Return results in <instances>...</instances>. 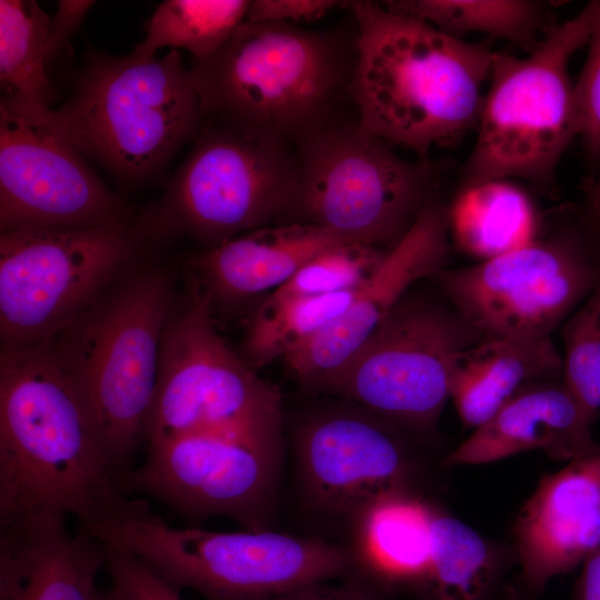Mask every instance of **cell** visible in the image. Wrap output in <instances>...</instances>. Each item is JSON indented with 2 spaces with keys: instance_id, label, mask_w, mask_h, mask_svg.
I'll use <instances>...</instances> for the list:
<instances>
[{
  "instance_id": "1",
  "label": "cell",
  "mask_w": 600,
  "mask_h": 600,
  "mask_svg": "<svg viewBox=\"0 0 600 600\" xmlns=\"http://www.w3.org/2000/svg\"><path fill=\"white\" fill-rule=\"evenodd\" d=\"M124 497L102 438L49 343L0 348V524L103 518Z\"/></svg>"
},
{
  "instance_id": "2",
  "label": "cell",
  "mask_w": 600,
  "mask_h": 600,
  "mask_svg": "<svg viewBox=\"0 0 600 600\" xmlns=\"http://www.w3.org/2000/svg\"><path fill=\"white\" fill-rule=\"evenodd\" d=\"M358 32L244 21L189 68L203 119L296 148L357 116Z\"/></svg>"
},
{
  "instance_id": "3",
  "label": "cell",
  "mask_w": 600,
  "mask_h": 600,
  "mask_svg": "<svg viewBox=\"0 0 600 600\" xmlns=\"http://www.w3.org/2000/svg\"><path fill=\"white\" fill-rule=\"evenodd\" d=\"M358 32L354 107L360 124L428 161L477 127L492 51L381 2L349 1Z\"/></svg>"
},
{
  "instance_id": "4",
  "label": "cell",
  "mask_w": 600,
  "mask_h": 600,
  "mask_svg": "<svg viewBox=\"0 0 600 600\" xmlns=\"http://www.w3.org/2000/svg\"><path fill=\"white\" fill-rule=\"evenodd\" d=\"M173 270L142 253L48 343L80 393L117 477L144 442Z\"/></svg>"
},
{
  "instance_id": "5",
  "label": "cell",
  "mask_w": 600,
  "mask_h": 600,
  "mask_svg": "<svg viewBox=\"0 0 600 600\" xmlns=\"http://www.w3.org/2000/svg\"><path fill=\"white\" fill-rule=\"evenodd\" d=\"M81 530L107 550L138 558L178 590H194L207 600H271L353 572L352 554L340 546L267 529L174 527L142 498L123 497Z\"/></svg>"
},
{
  "instance_id": "6",
  "label": "cell",
  "mask_w": 600,
  "mask_h": 600,
  "mask_svg": "<svg viewBox=\"0 0 600 600\" xmlns=\"http://www.w3.org/2000/svg\"><path fill=\"white\" fill-rule=\"evenodd\" d=\"M52 121L84 158L136 183L196 138L203 114L177 49L149 60L89 51Z\"/></svg>"
},
{
  "instance_id": "7",
  "label": "cell",
  "mask_w": 600,
  "mask_h": 600,
  "mask_svg": "<svg viewBox=\"0 0 600 600\" xmlns=\"http://www.w3.org/2000/svg\"><path fill=\"white\" fill-rule=\"evenodd\" d=\"M296 148L203 119L163 194L134 219L147 248L189 238L201 249L282 223L296 194Z\"/></svg>"
},
{
  "instance_id": "8",
  "label": "cell",
  "mask_w": 600,
  "mask_h": 600,
  "mask_svg": "<svg viewBox=\"0 0 600 600\" xmlns=\"http://www.w3.org/2000/svg\"><path fill=\"white\" fill-rule=\"evenodd\" d=\"M589 37L584 7L549 26L527 57L493 53L476 142L460 173L461 189L511 178L544 188L554 183L562 156L580 133L569 62Z\"/></svg>"
},
{
  "instance_id": "9",
  "label": "cell",
  "mask_w": 600,
  "mask_h": 600,
  "mask_svg": "<svg viewBox=\"0 0 600 600\" xmlns=\"http://www.w3.org/2000/svg\"><path fill=\"white\" fill-rule=\"evenodd\" d=\"M281 426L279 390L226 343L210 302L188 282L163 330L144 443L188 433L281 439Z\"/></svg>"
},
{
  "instance_id": "10",
  "label": "cell",
  "mask_w": 600,
  "mask_h": 600,
  "mask_svg": "<svg viewBox=\"0 0 600 600\" xmlns=\"http://www.w3.org/2000/svg\"><path fill=\"white\" fill-rule=\"evenodd\" d=\"M298 182L282 223L316 224L353 242L394 247L432 198L428 161H408L367 131L342 120L296 147Z\"/></svg>"
},
{
  "instance_id": "11",
  "label": "cell",
  "mask_w": 600,
  "mask_h": 600,
  "mask_svg": "<svg viewBox=\"0 0 600 600\" xmlns=\"http://www.w3.org/2000/svg\"><path fill=\"white\" fill-rule=\"evenodd\" d=\"M131 228L0 233V347L47 343L83 311L149 251Z\"/></svg>"
},
{
  "instance_id": "12",
  "label": "cell",
  "mask_w": 600,
  "mask_h": 600,
  "mask_svg": "<svg viewBox=\"0 0 600 600\" xmlns=\"http://www.w3.org/2000/svg\"><path fill=\"white\" fill-rule=\"evenodd\" d=\"M482 337L454 308L406 294L324 387L402 430L430 431L460 354Z\"/></svg>"
},
{
  "instance_id": "13",
  "label": "cell",
  "mask_w": 600,
  "mask_h": 600,
  "mask_svg": "<svg viewBox=\"0 0 600 600\" xmlns=\"http://www.w3.org/2000/svg\"><path fill=\"white\" fill-rule=\"evenodd\" d=\"M444 293L482 338L550 337L600 283V248L571 229L479 264L439 272Z\"/></svg>"
},
{
  "instance_id": "14",
  "label": "cell",
  "mask_w": 600,
  "mask_h": 600,
  "mask_svg": "<svg viewBox=\"0 0 600 600\" xmlns=\"http://www.w3.org/2000/svg\"><path fill=\"white\" fill-rule=\"evenodd\" d=\"M129 207L52 121V109L0 97V233L131 228Z\"/></svg>"
},
{
  "instance_id": "15",
  "label": "cell",
  "mask_w": 600,
  "mask_h": 600,
  "mask_svg": "<svg viewBox=\"0 0 600 600\" xmlns=\"http://www.w3.org/2000/svg\"><path fill=\"white\" fill-rule=\"evenodd\" d=\"M281 439L188 433L147 444L144 460L117 477L124 496L150 497L186 521L227 517L264 530Z\"/></svg>"
},
{
  "instance_id": "16",
  "label": "cell",
  "mask_w": 600,
  "mask_h": 600,
  "mask_svg": "<svg viewBox=\"0 0 600 600\" xmlns=\"http://www.w3.org/2000/svg\"><path fill=\"white\" fill-rule=\"evenodd\" d=\"M403 432L358 404L307 418L294 447L309 500L326 512L354 517L382 493L414 489L419 462Z\"/></svg>"
},
{
  "instance_id": "17",
  "label": "cell",
  "mask_w": 600,
  "mask_h": 600,
  "mask_svg": "<svg viewBox=\"0 0 600 600\" xmlns=\"http://www.w3.org/2000/svg\"><path fill=\"white\" fill-rule=\"evenodd\" d=\"M449 254L448 209L432 197L349 308L283 358L302 383L324 388L414 282L438 274Z\"/></svg>"
},
{
  "instance_id": "18",
  "label": "cell",
  "mask_w": 600,
  "mask_h": 600,
  "mask_svg": "<svg viewBox=\"0 0 600 600\" xmlns=\"http://www.w3.org/2000/svg\"><path fill=\"white\" fill-rule=\"evenodd\" d=\"M512 536L521 578L531 591H541L600 547V443L540 479Z\"/></svg>"
},
{
  "instance_id": "19",
  "label": "cell",
  "mask_w": 600,
  "mask_h": 600,
  "mask_svg": "<svg viewBox=\"0 0 600 600\" xmlns=\"http://www.w3.org/2000/svg\"><path fill=\"white\" fill-rule=\"evenodd\" d=\"M67 518L34 517L0 524V600H104L97 580L108 552L92 536L71 532Z\"/></svg>"
},
{
  "instance_id": "20",
  "label": "cell",
  "mask_w": 600,
  "mask_h": 600,
  "mask_svg": "<svg viewBox=\"0 0 600 600\" xmlns=\"http://www.w3.org/2000/svg\"><path fill=\"white\" fill-rule=\"evenodd\" d=\"M342 242L353 241L310 223L269 224L191 254L184 264L188 282L214 312L274 291L310 259Z\"/></svg>"
},
{
  "instance_id": "21",
  "label": "cell",
  "mask_w": 600,
  "mask_h": 600,
  "mask_svg": "<svg viewBox=\"0 0 600 600\" xmlns=\"http://www.w3.org/2000/svg\"><path fill=\"white\" fill-rule=\"evenodd\" d=\"M593 423L562 379L536 383L474 429L442 463L486 464L530 450L569 462L598 447L591 434Z\"/></svg>"
},
{
  "instance_id": "22",
  "label": "cell",
  "mask_w": 600,
  "mask_h": 600,
  "mask_svg": "<svg viewBox=\"0 0 600 600\" xmlns=\"http://www.w3.org/2000/svg\"><path fill=\"white\" fill-rule=\"evenodd\" d=\"M432 509L414 489L389 491L367 503L353 517L352 574L386 594L402 587L421 591L429 569Z\"/></svg>"
},
{
  "instance_id": "23",
  "label": "cell",
  "mask_w": 600,
  "mask_h": 600,
  "mask_svg": "<svg viewBox=\"0 0 600 600\" xmlns=\"http://www.w3.org/2000/svg\"><path fill=\"white\" fill-rule=\"evenodd\" d=\"M562 356L550 337L481 338L459 357L450 398L466 428H479L529 386L562 379Z\"/></svg>"
},
{
  "instance_id": "24",
  "label": "cell",
  "mask_w": 600,
  "mask_h": 600,
  "mask_svg": "<svg viewBox=\"0 0 600 600\" xmlns=\"http://www.w3.org/2000/svg\"><path fill=\"white\" fill-rule=\"evenodd\" d=\"M506 551L433 504L430 560L422 588L427 600H490Z\"/></svg>"
},
{
  "instance_id": "25",
  "label": "cell",
  "mask_w": 600,
  "mask_h": 600,
  "mask_svg": "<svg viewBox=\"0 0 600 600\" xmlns=\"http://www.w3.org/2000/svg\"><path fill=\"white\" fill-rule=\"evenodd\" d=\"M448 222L456 244L482 261L534 241L532 203L508 180L461 189L448 209Z\"/></svg>"
},
{
  "instance_id": "26",
  "label": "cell",
  "mask_w": 600,
  "mask_h": 600,
  "mask_svg": "<svg viewBox=\"0 0 600 600\" xmlns=\"http://www.w3.org/2000/svg\"><path fill=\"white\" fill-rule=\"evenodd\" d=\"M390 10L423 20L438 30L462 39L467 33H486L526 49L540 43L546 31L544 4L532 0H391Z\"/></svg>"
},
{
  "instance_id": "27",
  "label": "cell",
  "mask_w": 600,
  "mask_h": 600,
  "mask_svg": "<svg viewBox=\"0 0 600 600\" xmlns=\"http://www.w3.org/2000/svg\"><path fill=\"white\" fill-rule=\"evenodd\" d=\"M358 291L288 298L269 293L248 324L240 356L253 369L287 357L341 316Z\"/></svg>"
},
{
  "instance_id": "28",
  "label": "cell",
  "mask_w": 600,
  "mask_h": 600,
  "mask_svg": "<svg viewBox=\"0 0 600 600\" xmlns=\"http://www.w3.org/2000/svg\"><path fill=\"white\" fill-rule=\"evenodd\" d=\"M248 4V0H166L147 21L146 37L130 54L149 60L170 47L189 51L193 60L207 59L246 21Z\"/></svg>"
},
{
  "instance_id": "29",
  "label": "cell",
  "mask_w": 600,
  "mask_h": 600,
  "mask_svg": "<svg viewBox=\"0 0 600 600\" xmlns=\"http://www.w3.org/2000/svg\"><path fill=\"white\" fill-rule=\"evenodd\" d=\"M50 19L34 0H0L1 93L50 108L56 97L46 64Z\"/></svg>"
},
{
  "instance_id": "30",
  "label": "cell",
  "mask_w": 600,
  "mask_h": 600,
  "mask_svg": "<svg viewBox=\"0 0 600 600\" xmlns=\"http://www.w3.org/2000/svg\"><path fill=\"white\" fill-rule=\"evenodd\" d=\"M390 249L342 242L317 254L286 283L277 297H316L362 289L376 274Z\"/></svg>"
},
{
  "instance_id": "31",
  "label": "cell",
  "mask_w": 600,
  "mask_h": 600,
  "mask_svg": "<svg viewBox=\"0 0 600 600\" xmlns=\"http://www.w3.org/2000/svg\"><path fill=\"white\" fill-rule=\"evenodd\" d=\"M562 381L596 422L600 411V283L562 328Z\"/></svg>"
},
{
  "instance_id": "32",
  "label": "cell",
  "mask_w": 600,
  "mask_h": 600,
  "mask_svg": "<svg viewBox=\"0 0 600 600\" xmlns=\"http://www.w3.org/2000/svg\"><path fill=\"white\" fill-rule=\"evenodd\" d=\"M590 16L587 61L574 83L582 146L587 158L600 162V0L586 4Z\"/></svg>"
},
{
  "instance_id": "33",
  "label": "cell",
  "mask_w": 600,
  "mask_h": 600,
  "mask_svg": "<svg viewBox=\"0 0 600 600\" xmlns=\"http://www.w3.org/2000/svg\"><path fill=\"white\" fill-rule=\"evenodd\" d=\"M104 570L110 596L116 600H183L180 590L168 583L138 558L107 550Z\"/></svg>"
},
{
  "instance_id": "34",
  "label": "cell",
  "mask_w": 600,
  "mask_h": 600,
  "mask_svg": "<svg viewBox=\"0 0 600 600\" xmlns=\"http://www.w3.org/2000/svg\"><path fill=\"white\" fill-rule=\"evenodd\" d=\"M349 7V1L337 0H252L246 20L253 22L303 26L318 21L329 12Z\"/></svg>"
},
{
  "instance_id": "35",
  "label": "cell",
  "mask_w": 600,
  "mask_h": 600,
  "mask_svg": "<svg viewBox=\"0 0 600 600\" xmlns=\"http://www.w3.org/2000/svg\"><path fill=\"white\" fill-rule=\"evenodd\" d=\"M94 4L91 0H59L57 10L51 16L47 44L46 64L57 62L61 57L71 52L70 40L80 29L84 18Z\"/></svg>"
},
{
  "instance_id": "36",
  "label": "cell",
  "mask_w": 600,
  "mask_h": 600,
  "mask_svg": "<svg viewBox=\"0 0 600 600\" xmlns=\"http://www.w3.org/2000/svg\"><path fill=\"white\" fill-rule=\"evenodd\" d=\"M338 580L307 583L271 600H390L388 594L353 574Z\"/></svg>"
},
{
  "instance_id": "37",
  "label": "cell",
  "mask_w": 600,
  "mask_h": 600,
  "mask_svg": "<svg viewBox=\"0 0 600 600\" xmlns=\"http://www.w3.org/2000/svg\"><path fill=\"white\" fill-rule=\"evenodd\" d=\"M573 600H600V547L582 563Z\"/></svg>"
},
{
  "instance_id": "38",
  "label": "cell",
  "mask_w": 600,
  "mask_h": 600,
  "mask_svg": "<svg viewBox=\"0 0 600 600\" xmlns=\"http://www.w3.org/2000/svg\"><path fill=\"white\" fill-rule=\"evenodd\" d=\"M584 190L588 211L600 220V162L597 166V173L587 180Z\"/></svg>"
},
{
  "instance_id": "39",
  "label": "cell",
  "mask_w": 600,
  "mask_h": 600,
  "mask_svg": "<svg viewBox=\"0 0 600 600\" xmlns=\"http://www.w3.org/2000/svg\"><path fill=\"white\" fill-rule=\"evenodd\" d=\"M104 600H116V599H113V598L110 596V593L107 592V593H106V599H104Z\"/></svg>"
}]
</instances>
